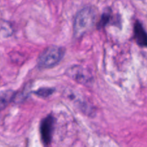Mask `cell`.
<instances>
[{
	"mask_svg": "<svg viewBox=\"0 0 147 147\" xmlns=\"http://www.w3.org/2000/svg\"><path fill=\"white\" fill-rule=\"evenodd\" d=\"M65 55V49L59 46H50L44 50L38 57L40 68H50L60 63Z\"/></svg>",
	"mask_w": 147,
	"mask_h": 147,
	"instance_id": "cell-2",
	"label": "cell"
},
{
	"mask_svg": "<svg viewBox=\"0 0 147 147\" xmlns=\"http://www.w3.org/2000/svg\"><path fill=\"white\" fill-rule=\"evenodd\" d=\"M14 98V93L11 90L0 93V111L5 109Z\"/></svg>",
	"mask_w": 147,
	"mask_h": 147,
	"instance_id": "cell-5",
	"label": "cell"
},
{
	"mask_svg": "<svg viewBox=\"0 0 147 147\" xmlns=\"http://www.w3.org/2000/svg\"><path fill=\"white\" fill-rule=\"evenodd\" d=\"M96 17V10L92 7H86L78 11L73 25L75 36L80 37L89 31L94 25Z\"/></svg>",
	"mask_w": 147,
	"mask_h": 147,
	"instance_id": "cell-1",
	"label": "cell"
},
{
	"mask_svg": "<svg viewBox=\"0 0 147 147\" xmlns=\"http://www.w3.org/2000/svg\"><path fill=\"white\" fill-rule=\"evenodd\" d=\"M53 90L52 89L50 88H42L40 89V90H37V95L40 96H43V97H46L47 96H50L52 93H53Z\"/></svg>",
	"mask_w": 147,
	"mask_h": 147,
	"instance_id": "cell-6",
	"label": "cell"
},
{
	"mask_svg": "<svg viewBox=\"0 0 147 147\" xmlns=\"http://www.w3.org/2000/svg\"><path fill=\"white\" fill-rule=\"evenodd\" d=\"M54 118L50 115L45 118L41 123L40 134H41L42 140L45 146H49L51 144L53 130H54Z\"/></svg>",
	"mask_w": 147,
	"mask_h": 147,
	"instance_id": "cell-3",
	"label": "cell"
},
{
	"mask_svg": "<svg viewBox=\"0 0 147 147\" xmlns=\"http://www.w3.org/2000/svg\"><path fill=\"white\" fill-rule=\"evenodd\" d=\"M134 37L136 42L139 45L145 47L147 44V37L146 32H145L142 24L139 22H136L134 24Z\"/></svg>",
	"mask_w": 147,
	"mask_h": 147,
	"instance_id": "cell-4",
	"label": "cell"
}]
</instances>
